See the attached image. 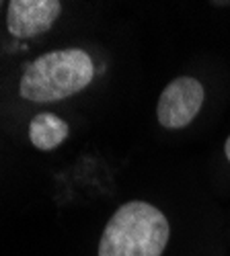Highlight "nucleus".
<instances>
[{
  "mask_svg": "<svg viewBox=\"0 0 230 256\" xmlns=\"http://www.w3.org/2000/svg\"><path fill=\"white\" fill-rule=\"evenodd\" d=\"M203 104V86L191 76H179L162 90L156 117L158 123L166 130H181L187 127L199 113Z\"/></svg>",
  "mask_w": 230,
  "mask_h": 256,
  "instance_id": "nucleus-3",
  "label": "nucleus"
},
{
  "mask_svg": "<svg viewBox=\"0 0 230 256\" xmlns=\"http://www.w3.org/2000/svg\"><path fill=\"white\" fill-rule=\"evenodd\" d=\"M169 236V220L160 209L146 201H130L107 222L99 256H162Z\"/></svg>",
  "mask_w": 230,
  "mask_h": 256,
  "instance_id": "nucleus-1",
  "label": "nucleus"
},
{
  "mask_svg": "<svg viewBox=\"0 0 230 256\" xmlns=\"http://www.w3.org/2000/svg\"><path fill=\"white\" fill-rule=\"evenodd\" d=\"M60 12L58 0H13L7 14L9 33L17 39H33L50 31Z\"/></svg>",
  "mask_w": 230,
  "mask_h": 256,
  "instance_id": "nucleus-4",
  "label": "nucleus"
},
{
  "mask_svg": "<svg viewBox=\"0 0 230 256\" xmlns=\"http://www.w3.org/2000/svg\"><path fill=\"white\" fill-rule=\"evenodd\" d=\"M68 138V123L54 113H39L29 123V140L37 150H56Z\"/></svg>",
  "mask_w": 230,
  "mask_h": 256,
  "instance_id": "nucleus-5",
  "label": "nucleus"
},
{
  "mask_svg": "<svg viewBox=\"0 0 230 256\" xmlns=\"http://www.w3.org/2000/svg\"><path fill=\"white\" fill-rule=\"evenodd\" d=\"M224 154H226V158H228V162H230V136H228V140H226V144H224Z\"/></svg>",
  "mask_w": 230,
  "mask_h": 256,
  "instance_id": "nucleus-6",
  "label": "nucleus"
},
{
  "mask_svg": "<svg viewBox=\"0 0 230 256\" xmlns=\"http://www.w3.org/2000/svg\"><path fill=\"white\" fill-rule=\"evenodd\" d=\"M93 78L95 64L87 52L76 48L58 50L29 64L19 92L31 102H56L87 88Z\"/></svg>",
  "mask_w": 230,
  "mask_h": 256,
  "instance_id": "nucleus-2",
  "label": "nucleus"
}]
</instances>
